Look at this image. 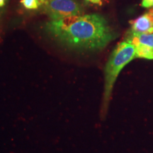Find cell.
<instances>
[{"label":"cell","mask_w":153,"mask_h":153,"mask_svg":"<svg viewBox=\"0 0 153 153\" xmlns=\"http://www.w3.org/2000/svg\"><path fill=\"white\" fill-rule=\"evenodd\" d=\"M135 56V48L128 41H122L115 48L107 62L104 70V91L103 111H106L115 82L120 71L131 62Z\"/></svg>","instance_id":"2"},{"label":"cell","mask_w":153,"mask_h":153,"mask_svg":"<svg viewBox=\"0 0 153 153\" xmlns=\"http://www.w3.org/2000/svg\"><path fill=\"white\" fill-rule=\"evenodd\" d=\"M141 6L144 8H150L153 7V0H142Z\"/></svg>","instance_id":"8"},{"label":"cell","mask_w":153,"mask_h":153,"mask_svg":"<svg viewBox=\"0 0 153 153\" xmlns=\"http://www.w3.org/2000/svg\"><path fill=\"white\" fill-rule=\"evenodd\" d=\"M148 13H149V14H150V16H152V19H153V7H152V9H150V11H149V12H148Z\"/></svg>","instance_id":"11"},{"label":"cell","mask_w":153,"mask_h":153,"mask_svg":"<svg viewBox=\"0 0 153 153\" xmlns=\"http://www.w3.org/2000/svg\"><path fill=\"white\" fill-rule=\"evenodd\" d=\"M44 28L61 45L76 51H100L116 38L106 19L97 14L51 20Z\"/></svg>","instance_id":"1"},{"label":"cell","mask_w":153,"mask_h":153,"mask_svg":"<svg viewBox=\"0 0 153 153\" xmlns=\"http://www.w3.org/2000/svg\"><path fill=\"white\" fill-rule=\"evenodd\" d=\"M45 0H21V3L28 9H37L45 3Z\"/></svg>","instance_id":"7"},{"label":"cell","mask_w":153,"mask_h":153,"mask_svg":"<svg viewBox=\"0 0 153 153\" xmlns=\"http://www.w3.org/2000/svg\"><path fill=\"white\" fill-rule=\"evenodd\" d=\"M42 8L51 20L82 15L81 5L76 0H49L45 1Z\"/></svg>","instance_id":"3"},{"label":"cell","mask_w":153,"mask_h":153,"mask_svg":"<svg viewBox=\"0 0 153 153\" xmlns=\"http://www.w3.org/2000/svg\"><path fill=\"white\" fill-rule=\"evenodd\" d=\"M135 48V56L137 58L153 60V48L144 45H137Z\"/></svg>","instance_id":"6"},{"label":"cell","mask_w":153,"mask_h":153,"mask_svg":"<svg viewBox=\"0 0 153 153\" xmlns=\"http://www.w3.org/2000/svg\"><path fill=\"white\" fill-rule=\"evenodd\" d=\"M129 31L137 33H153V19L149 13L131 21Z\"/></svg>","instance_id":"4"},{"label":"cell","mask_w":153,"mask_h":153,"mask_svg":"<svg viewBox=\"0 0 153 153\" xmlns=\"http://www.w3.org/2000/svg\"><path fill=\"white\" fill-rule=\"evenodd\" d=\"M7 0H0V7H2L5 5Z\"/></svg>","instance_id":"10"},{"label":"cell","mask_w":153,"mask_h":153,"mask_svg":"<svg viewBox=\"0 0 153 153\" xmlns=\"http://www.w3.org/2000/svg\"><path fill=\"white\" fill-rule=\"evenodd\" d=\"M87 1H90V2L94 3V4H99V5L102 4V1H101V0H87Z\"/></svg>","instance_id":"9"},{"label":"cell","mask_w":153,"mask_h":153,"mask_svg":"<svg viewBox=\"0 0 153 153\" xmlns=\"http://www.w3.org/2000/svg\"><path fill=\"white\" fill-rule=\"evenodd\" d=\"M126 41L133 44L134 46L140 44L153 48V33H137L129 31Z\"/></svg>","instance_id":"5"}]
</instances>
